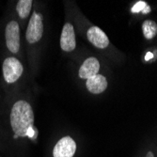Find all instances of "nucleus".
<instances>
[{"mask_svg":"<svg viewBox=\"0 0 157 157\" xmlns=\"http://www.w3.org/2000/svg\"><path fill=\"white\" fill-rule=\"evenodd\" d=\"M4 41L5 46L9 53L15 56L20 53L22 48L21 25L17 20L10 19L5 25Z\"/></svg>","mask_w":157,"mask_h":157,"instance_id":"obj_3","label":"nucleus"},{"mask_svg":"<svg viewBox=\"0 0 157 157\" xmlns=\"http://www.w3.org/2000/svg\"><path fill=\"white\" fill-rule=\"evenodd\" d=\"M147 3L144 2V1H139L137 2L132 9V12H138L140 10H143L146 7H147Z\"/></svg>","mask_w":157,"mask_h":157,"instance_id":"obj_12","label":"nucleus"},{"mask_svg":"<svg viewBox=\"0 0 157 157\" xmlns=\"http://www.w3.org/2000/svg\"><path fill=\"white\" fill-rule=\"evenodd\" d=\"M107 80L102 75H96L89 79H87V89L90 93L93 94H100L104 92L107 88Z\"/></svg>","mask_w":157,"mask_h":157,"instance_id":"obj_9","label":"nucleus"},{"mask_svg":"<svg viewBox=\"0 0 157 157\" xmlns=\"http://www.w3.org/2000/svg\"><path fill=\"white\" fill-rule=\"evenodd\" d=\"M76 40L74 25L71 23H66L62 28L60 37V47L65 52H72L75 49Z\"/></svg>","mask_w":157,"mask_h":157,"instance_id":"obj_6","label":"nucleus"},{"mask_svg":"<svg viewBox=\"0 0 157 157\" xmlns=\"http://www.w3.org/2000/svg\"><path fill=\"white\" fill-rule=\"evenodd\" d=\"M88 40L91 44L100 49L106 48L109 45V39L106 34L98 26H91L87 33Z\"/></svg>","mask_w":157,"mask_h":157,"instance_id":"obj_7","label":"nucleus"},{"mask_svg":"<svg viewBox=\"0 0 157 157\" xmlns=\"http://www.w3.org/2000/svg\"><path fill=\"white\" fill-rule=\"evenodd\" d=\"M146 157H154V154H153V152L149 151V152H148V154L146 155Z\"/></svg>","mask_w":157,"mask_h":157,"instance_id":"obj_14","label":"nucleus"},{"mask_svg":"<svg viewBox=\"0 0 157 157\" xmlns=\"http://www.w3.org/2000/svg\"><path fill=\"white\" fill-rule=\"evenodd\" d=\"M77 145L73 137L66 136L61 137L53 148V157H74Z\"/></svg>","mask_w":157,"mask_h":157,"instance_id":"obj_5","label":"nucleus"},{"mask_svg":"<svg viewBox=\"0 0 157 157\" xmlns=\"http://www.w3.org/2000/svg\"><path fill=\"white\" fill-rule=\"evenodd\" d=\"M34 122L35 116L30 103L23 98L15 100L9 112L10 139L15 143L25 140L34 141L38 135Z\"/></svg>","mask_w":157,"mask_h":157,"instance_id":"obj_1","label":"nucleus"},{"mask_svg":"<svg viewBox=\"0 0 157 157\" xmlns=\"http://www.w3.org/2000/svg\"><path fill=\"white\" fill-rule=\"evenodd\" d=\"M3 146H4V145H3V143H2V141L0 140V149H2V148H3Z\"/></svg>","mask_w":157,"mask_h":157,"instance_id":"obj_15","label":"nucleus"},{"mask_svg":"<svg viewBox=\"0 0 157 157\" xmlns=\"http://www.w3.org/2000/svg\"><path fill=\"white\" fill-rule=\"evenodd\" d=\"M44 16L39 11H33L25 30V40L29 45H34L44 36Z\"/></svg>","mask_w":157,"mask_h":157,"instance_id":"obj_4","label":"nucleus"},{"mask_svg":"<svg viewBox=\"0 0 157 157\" xmlns=\"http://www.w3.org/2000/svg\"><path fill=\"white\" fill-rule=\"evenodd\" d=\"M100 70V62L96 58L90 56L86 59L79 69V77L82 79H89L96 75Z\"/></svg>","mask_w":157,"mask_h":157,"instance_id":"obj_8","label":"nucleus"},{"mask_svg":"<svg viewBox=\"0 0 157 157\" xmlns=\"http://www.w3.org/2000/svg\"><path fill=\"white\" fill-rule=\"evenodd\" d=\"M142 32L147 40H151L157 35V24L152 20H146L142 24Z\"/></svg>","mask_w":157,"mask_h":157,"instance_id":"obj_11","label":"nucleus"},{"mask_svg":"<svg viewBox=\"0 0 157 157\" xmlns=\"http://www.w3.org/2000/svg\"><path fill=\"white\" fill-rule=\"evenodd\" d=\"M25 68L22 61L15 56H8L2 62L3 80L8 86L17 84L23 77Z\"/></svg>","mask_w":157,"mask_h":157,"instance_id":"obj_2","label":"nucleus"},{"mask_svg":"<svg viewBox=\"0 0 157 157\" xmlns=\"http://www.w3.org/2000/svg\"><path fill=\"white\" fill-rule=\"evenodd\" d=\"M150 10H151V8L149 6H147L142 11H143V13H148V12H150Z\"/></svg>","mask_w":157,"mask_h":157,"instance_id":"obj_13","label":"nucleus"},{"mask_svg":"<svg viewBox=\"0 0 157 157\" xmlns=\"http://www.w3.org/2000/svg\"><path fill=\"white\" fill-rule=\"evenodd\" d=\"M32 6V0H19L17 1L15 5V12L17 14V17L22 21L26 20L30 16Z\"/></svg>","mask_w":157,"mask_h":157,"instance_id":"obj_10","label":"nucleus"}]
</instances>
